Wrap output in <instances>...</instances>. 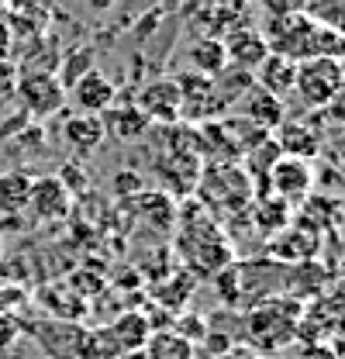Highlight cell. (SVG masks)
I'll return each instance as SVG.
<instances>
[{"instance_id": "obj_1", "label": "cell", "mask_w": 345, "mask_h": 359, "mask_svg": "<svg viewBox=\"0 0 345 359\" xmlns=\"http://www.w3.org/2000/svg\"><path fill=\"white\" fill-rule=\"evenodd\" d=\"M266 48L273 55H287L294 62L304 59H345V39L332 28L318 25L307 11L287 14V18H269L266 21Z\"/></svg>"}, {"instance_id": "obj_2", "label": "cell", "mask_w": 345, "mask_h": 359, "mask_svg": "<svg viewBox=\"0 0 345 359\" xmlns=\"http://www.w3.org/2000/svg\"><path fill=\"white\" fill-rule=\"evenodd\" d=\"M304 304L294 297H266L249 314V349L252 353H280L297 339Z\"/></svg>"}, {"instance_id": "obj_3", "label": "cell", "mask_w": 345, "mask_h": 359, "mask_svg": "<svg viewBox=\"0 0 345 359\" xmlns=\"http://www.w3.org/2000/svg\"><path fill=\"white\" fill-rule=\"evenodd\" d=\"M342 83H345L342 59H304V62H297L294 90L301 93V100L311 111H321Z\"/></svg>"}, {"instance_id": "obj_4", "label": "cell", "mask_w": 345, "mask_h": 359, "mask_svg": "<svg viewBox=\"0 0 345 359\" xmlns=\"http://www.w3.org/2000/svg\"><path fill=\"white\" fill-rule=\"evenodd\" d=\"M14 97L21 100V107H25L32 118H52V114H59L62 104H66V87L59 83L55 73L35 69V73H21V76H18Z\"/></svg>"}, {"instance_id": "obj_5", "label": "cell", "mask_w": 345, "mask_h": 359, "mask_svg": "<svg viewBox=\"0 0 345 359\" xmlns=\"http://www.w3.org/2000/svg\"><path fill=\"white\" fill-rule=\"evenodd\" d=\"M25 211L32 215V222H39V224L66 222L69 211H73V194L66 190V183L59 177H35Z\"/></svg>"}, {"instance_id": "obj_6", "label": "cell", "mask_w": 345, "mask_h": 359, "mask_svg": "<svg viewBox=\"0 0 345 359\" xmlns=\"http://www.w3.org/2000/svg\"><path fill=\"white\" fill-rule=\"evenodd\" d=\"M197 25L201 35H228L235 28H249V0H197Z\"/></svg>"}, {"instance_id": "obj_7", "label": "cell", "mask_w": 345, "mask_h": 359, "mask_svg": "<svg viewBox=\"0 0 345 359\" xmlns=\"http://www.w3.org/2000/svg\"><path fill=\"white\" fill-rule=\"evenodd\" d=\"M269 183H273V197H280L283 204H294L311 197V163L307 159H294V156H276L269 166Z\"/></svg>"}, {"instance_id": "obj_8", "label": "cell", "mask_w": 345, "mask_h": 359, "mask_svg": "<svg viewBox=\"0 0 345 359\" xmlns=\"http://www.w3.org/2000/svg\"><path fill=\"white\" fill-rule=\"evenodd\" d=\"M114 97H118V90L100 69H90V73H83L80 80H73L66 87V100H73V107L80 114H97V118L114 104Z\"/></svg>"}, {"instance_id": "obj_9", "label": "cell", "mask_w": 345, "mask_h": 359, "mask_svg": "<svg viewBox=\"0 0 345 359\" xmlns=\"http://www.w3.org/2000/svg\"><path fill=\"white\" fill-rule=\"evenodd\" d=\"M221 42H224L228 66L238 69V73H256L259 66H262V59L269 55L266 39H262V32H256V28H235V32L221 35Z\"/></svg>"}, {"instance_id": "obj_10", "label": "cell", "mask_w": 345, "mask_h": 359, "mask_svg": "<svg viewBox=\"0 0 345 359\" xmlns=\"http://www.w3.org/2000/svg\"><path fill=\"white\" fill-rule=\"evenodd\" d=\"M318 245H321V235L311 224L297 222V224H290V228H280V238H273L269 252H273L276 263L294 266V263H304V259H314L318 256Z\"/></svg>"}, {"instance_id": "obj_11", "label": "cell", "mask_w": 345, "mask_h": 359, "mask_svg": "<svg viewBox=\"0 0 345 359\" xmlns=\"http://www.w3.org/2000/svg\"><path fill=\"white\" fill-rule=\"evenodd\" d=\"M180 87L176 80H152L138 90V111L149 118V121H176L180 118Z\"/></svg>"}, {"instance_id": "obj_12", "label": "cell", "mask_w": 345, "mask_h": 359, "mask_svg": "<svg viewBox=\"0 0 345 359\" xmlns=\"http://www.w3.org/2000/svg\"><path fill=\"white\" fill-rule=\"evenodd\" d=\"M238 111H242L238 118H245L249 125H256L262 132H276L280 121H283V100L273 97V93H266L256 83L238 97Z\"/></svg>"}, {"instance_id": "obj_13", "label": "cell", "mask_w": 345, "mask_h": 359, "mask_svg": "<svg viewBox=\"0 0 345 359\" xmlns=\"http://www.w3.org/2000/svg\"><path fill=\"white\" fill-rule=\"evenodd\" d=\"M100 121H104V135H114L118 142H142L145 132L152 128V121L135 107V104H111L104 114H100Z\"/></svg>"}, {"instance_id": "obj_14", "label": "cell", "mask_w": 345, "mask_h": 359, "mask_svg": "<svg viewBox=\"0 0 345 359\" xmlns=\"http://www.w3.org/2000/svg\"><path fill=\"white\" fill-rule=\"evenodd\" d=\"M273 142H276L280 156H294V159H307V163L321 152V135L307 128L304 121H280Z\"/></svg>"}, {"instance_id": "obj_15", "label": "cell", "mask_w": 345, "mask_h": 359, "mask_svg": "<svg viewBox=\"0 0 345 359\" xmlns=\"http://www.w3.org/2000/svg\"><path fill=\"white\" fill-rule=\"evenodd\" d=\"M62 135H66V142H69V149L73 152H80V156H90V152H97L100 145H104V121L97 118V114H69L66 121H62Z\"/></svg>"}, {"instance_id": "obj_16", "label": "cell", "mask_w": 345, "mask_h": 359, "mask_svg": "<svg viewBox=\"0 0 345 359\" xmlns=\"http://www.w3.org/2000/svg\"><path fill=\"white\" fill-rule=\"evenodd\" d=\"M259 83L266 93H273V97H280L283 100V93H290L294 90V80H297V62L294 59H287V55H266L262 59V66L256 69Z\"/></svg>"}, {"instance_id": "obj_17", "label": "cell", "mask_w": 345, "mask_h": 359, "mask_svg": "<svg viewBox=\"0 0 345 359\" xmlns=\"http://www.w3.org/2000/svg\"><path fill=\"white\" fill-rule=\"evenodd\" d=\"M190 55V66L197 69V76H208V80H217L224 69H228V55H224V42L215 39V35H201L197 42L187 48Z\"/></svg>"}, {"instance_id": "obj_18", "label": "cell", "mask_w": 345, "mask_h": 359, "mask_svg": "<svg viewBox=\"0 0 345 359\" xmlns=\"http://www.w3.org/2000/svg\"><path fill=\"white\" fill-rule=\"evenodd\" d=\"M32 173L28 170H7L0 173V215L18 218L28 208V194H32Z\"/></svg>"}, {"instance_id": "obj_19", "label": "cell", "mask_w": 345, "mask_h": 359, "mask_svg": "<svg viewBox=\"0 0 345 359\" xmlns=\"http://www.w3.org/2000/svg\"><path fill=\"white\" fill-rule=\"evenodd\" d=\"M107 332H111V339H114L118 353L125 356V353H135V349H142V346H145V339L152 335V325H149V318H145V314L128 311V314H121L114 325H107Z\"/></svg>"}, {"instance_id": "obj_20", "label": "cell", "mask_w": 345, "mask_h": 359, "mask_svg": "<svg viewBox=\"0 0 345 359\" xmlns=\"http://www.w3.org/2000/svg\"><path fill=\"white\" fill-rule=\"evenodd\" d=\"M142 353H145V359H194L197 356L194 342L183 339L176 328H159V332H152V335L145 339Z\"/></svg>"}, {"instance_id": "obj_21", "label": "cell", "mask_w": 345, "mask_h": 359, "mask_svg": "<svg viewBox=\"0 0 345 359\" xmlns=\"http://www.w3.org/2000/svg\"><path fill=\"white\" fill-rule=\"evenodd\" d=\"M307 14L345 39V0H307Z\"/></svg>"}, {"instance_id": "obj_22", "label": "cell", "mask_w": 345, "mask_h": 359, "mask_svg": "<svg viewBox=\"0 0 345 359\" xmlns=\"http://www.w3.org/2000/svg\"><path fill=\"white\" fill-rule=\"evenodd\" d=\"M256 215L262 218V231H276V228H287V218H290V208L280 201V197H269V201H262L256 204Z\"/></svg>"}, {"instance_id": "obj_23", "label": "cell", "mask_w": 345, "mask_h": 359, "mask_svg": "<svg viewBox=\"0 0 345 359\" xmlns=\"http://www.w3.org/2000/svg\"><path fill=\"white\" fill-rule=\"evenodd\" d=\"M262 11L269 18H287V14H304L307 0H262Z\"/></svg>"}, {"instance_id": "obj_24", "label": "cell", "mask_w": 345, "mask_h": 359, "mask_svg": "<svg viewBox=\"0 0 345 359\" xmlns=\"http://www.w3.org/2000/svg\"><path fill=\"white\" fill-rule=\"evenodd\" d=\"M21 321L14 318V314H0V353H7L18 339H21Z\"/></svg>"}, {"instance_id": "obj_25", "label": "cell", "mask_w": 345, "mask_h": 359, "mask_svg": "<svg viewBox=\"0 0 345 359\" xmlns=\"http://www.w3.org/2000/svg\"><path fill=\"white\" fill-rule=\"evenodd\" d=\"M325 114H328L335 125H345V83L335 90V97L325 104Z\"/></svg>"}, {"instance_id": "obj_26", "label": "cell", "mask_w": 345, "mask_h": 359, "mask_svg": "<svg viewBox=\"0 0 345 359\" xmlns=\"http://www.w3.org/2000/svg\"><path fill=\"white\" fill-rule=\"evenodd\" d=\"M301 359H335V353L325 342H311L307 349H301Z\"/></svg>"}, {"instance_id": "obj_27", "label": "cell", "mask_w": 345, "mask_h": 359, "mask_svg": "<svg viewBox=\"0 0 345 359\" xmlns=\"http://www.w3.org/2000/svg\"><path fill=\"white\" fill-rule=\"evenodd\" d=\"M7 48H11V28H7V7L0 0V59H7Z\"/></svg>"}, {"instance_id": "obj_28", "label": "cell", "mask_w": 345, "mask_h": 359, "mask_svg": "<svg viewBox=\"0 0 345 359\" xmlns=\"http://www.w3.org/2000/svg\"><path fill=\"white\" fill-rule=\"evenodd\" d=\"M332 283H335V290H339V294H345V256L339 259V266L332 269Z\"/></svg>"}, {"instance_id": "obj_29", "label": "cell", "mask_w": 345, "mask_h": 359, "mask_svg": "<svg viewBox=\"0 0 345 359\" xmlns=\"http://www.w3.org/2000/svg\"><path fill=\"white\" fill-rule=\"evenodd\" d=\"M217 359H259L252 349H228L224 356H217Z\"/></svg>"}, {"instance_id": "obj_30", "label": "cell", "mask_w": 345, "mask_h": 359, "mask_svg": "<svg viewBox=\"0 0 345 359\" xmlns=\"http://www.w3.org/2000/svg\"><path fill=\"white\" fill-rule=\"evenodd\" d=\"M121 359H145V353H142V349H135V353H125Z\"/></svg>"}, {"instance_id": "obj_31", "label": "cell", "mask_w": 345, "mask_h": 359, "mask_svg": "<svg viewBox=\"0 0 345 359\" xmlns=\"http://www.w3.org/2000/svg\"><path fill=\"white\" fill-rule=\"evenodd\" d=\"M0 259H4V235H0Z\"/></svg>"}, {"instance_id": "obj_32", "label": "cell", "mask_w": 345, "mask_h": 359, "mask_svg": "<svg viewBox=\"0 0 345 359\" xmlns=\"http://www.w3.org/2000/svg\"><path fill=\"white\" fill-rule=\"evenodd\" d=\"M194 359H197V356H194Z\"/></svg>"}]
</instances>
